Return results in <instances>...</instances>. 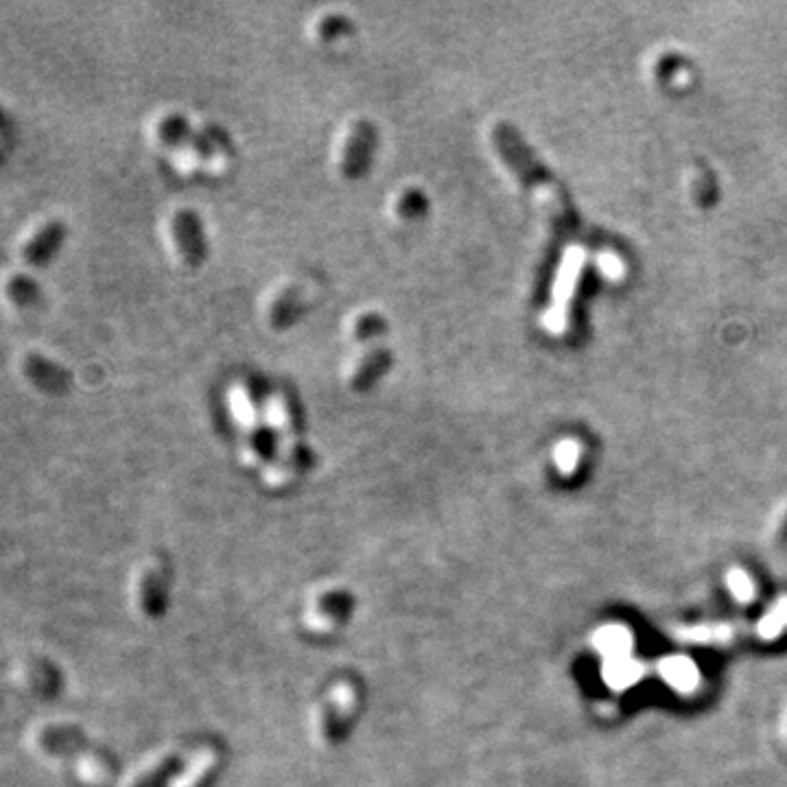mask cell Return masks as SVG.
I'll return each instance as SVG.
<instances>
[{"instance_id":"obj_5","label":"cell","mask_w":787,"mask_h":787,"mask_svg":"<svg viewBox=\"0 0 787 787\" xmlns=\"http://www.w3.org/2000/svg\"><path fill=\"white\" fill-rule=\"evenodd\" d=\"M387 366H390V355H387V350L374 352V355L366 357L357 366L355 374H352V379H350L352 387H355V390H366V387H370L374 383V379L381 377V374L387 370Z\"/></svg>"},{"instance_id":"obj_6","label":"cell","mask_w":787,"mask_h":787,"mask_svg":"<svg viewBox=\"0 0 787 787\" xmlns=\"http://www.w3.org/2000/svg\"><path fill=\"white\" fill-rule=\"evenodd\" d=\"M300 309V293L298 291H287L283 293V298H278L272 309V320L276 326L289 324L293 317H296Z\"/></svg>"},{"instance_id":"obj_2","label":"cell","mask_w":787,"mask_h":787,"mask_svg":"<svg viewBox=\"0 0 787 787\" xmlns=\"http://www.w3.org/2000/svg\"><path fill=\"white\" fill-rule=\"evenodd\" d=\"M374 143H377V132L370 123L361 121L350 129L342 151V171L346 178H359L366 171Z\"/></svg>"},{"instance_id":"obj_10","label":"cell","mask_w":787,"mask_h":787,"mask_svg":"<svg viewBox=\"0 0 787 787\" xmlns=\"http://www.w3.org/2000/svg\"><path fill=\"white\" fill-rule=\"evenodd\" d=\"M777 545L787 547V516L783 519V523H781V527H779V532H777Z\"/></svg>"},{"instance_id":"obj_9","label":"cell","mask_w":787,"mask_h":787,"mask_svg":"<svg viewBox=\"0 0 787 787\" xmlns=\"http://www.w3.org/2000/svg\"><path fill=\"white\" fill-rule=\"evenodd\" d=\"M669 678H672V683H691L693 678H696V669H693L689 663L683 665H676V667H669Z\"/></svg>"},{"instance_id":"obj_11","label":"cell","mask_w":787,"mask_h":787,"mask_svg":"<svg viewBox=\"0 0 787 787\" xmlns=\"http://www.w3.org/2000/svg\"><path fill=\"white\" fill-rule=\"evenodd\" d=\"M783 737H785V744H787V715H785V724H783Z\"/></svg>"},{"instance_id":"obj_8","label":"cell","mask_w":787,"mask_h":787,"mask_svg":"<svg viewBox=\"0 0 787 787\" xmlns=\"http://www.w3.org/2000/svg\"><path fill=\"white\" fill-rule=\"evenodd\" d=\"M731 586H733V593L739 597V599H750L753 597V582H750L746 575H742V573H737V575H733L731 578Z\"/></svg>"},{"instance_id":"obj_3","label":"cell","mask_w":787,"mask_h":787,"mask_svg":"<svg viewBox=\"0 0 787 787\" xmlns=\"http://www.w3.org/2000/svg\"><path fill=\"white\" fill-rule=\"evenodd\" d=\"M171 230H173L175 245H178V252L186 261V265H197L202 261L206 256V248L197 217L191 213H178L171 221Z\"/></svg>"},{"instance_id":"obj_1","label":"cell","mask_w":787,"mask_h":787,"mask_svg":"<svg viewBox=\"0 0 787 787\" xmlns=\"http://www.w3.org/2000/svg\"><path fill=\"white\" fill-rule=\"evenodd\" d=\"M495 145L499 149V154L505 158V162H508L510 167L514 169V173L519 175L525 184L536 186L538 195H543L545 204L554 210L558 219L567 221L571 213L565 204V197H562V191L558 189V184L545 173V169H540V164L534 160L530 149L521 143L519 134H516L512 127L501 125L495 129Z\"/></svg>"},{"instance_id":"obj_4","label":"cell","mask_w":787,"mask_h":787,"mask_svg":"<svg viewBox=\"0 0 787 787\" xmlns=\"http://www.w3.org/2000/svg\"><path fill=\"white\" fill-rule=\"evenodd\" d=\"M64 234L66 230L62 223H49V226H46L38 237L29 243V248L25 252L27 261L31 265H44L55 254V250L60 248V243L64 241Z\"/></svg>"},{"instance_id":"obj_7","label":"cell","mask_w":787,"mask_h":787,"mask_svg":"<svg viewBox=\"0 0 787 787\" xmlns=\"http://www.w3.org/2000/svg\"><path fill=\"white\" fill-rule=\"evenodd\" d=\"M425 208H427V199L418 191H405L396 202V213L403 219H416L425 213Z\"/></svg>"}]
</instances>
